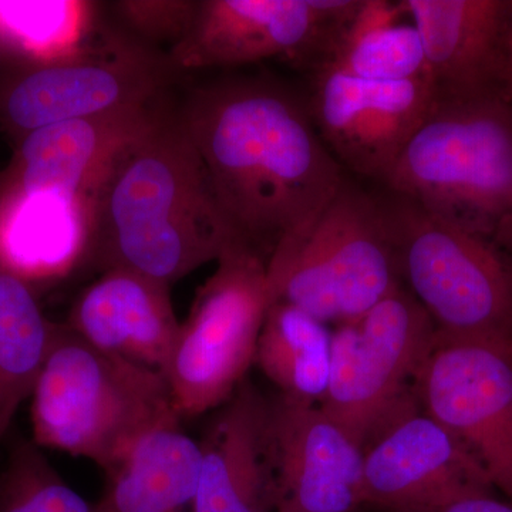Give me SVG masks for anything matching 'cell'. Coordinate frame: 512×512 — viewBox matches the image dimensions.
<instances>
[{
    "label": "cell",
    "instance_id": "1",
    "mask_svg": "<svg viewBox=\"0 0 512 512\" xmlns=\"http://www.w3.org/2000/svg\"><path fill=\"white\" fill-rule=\"evenodd\" d=\"M177 119L200 154L232 241L266 264L315 224L348 177L306 100L272 80L205 84Z\"/></svg>",
    "mask_w": 512,
    "mask_h": 512
},
{
    "label": "cell",
    "instance_id": "2",
    "mask_svg": "<svg viewBox=\"0 0 512 512\" xmlns=\"http://www.w3.org/2000/svg\"><path fill=\"white\" fill-rule=\"evenodd\" d=\"M103 272L173 285L234 244L197 148L161 114L121 151L94 195L84 232Z\"/></svg>",
    "mask_w": 512,
    "mask_h": 512
},
{
    "label": "cell",
    "instance_id": "3",
    "mask_svg": "<svg viewBox=\"0 0 512 512\" xmlns=\"http://www.w3.org/2000/svg\"><path fill=\"white\" fill-rule=\"evenodd\" d=\"M386 190L512 258V97H436Z\"/></svg>",
    "mask_w": 512,
    "mask_h": 512
},
{
    "label": "cell",
    "instance_id": "4",
    "mask_svg": "<svg viewBox=\"0 0 512 512\" xmlns=\"http://www.w3.org/2000/svg\"><path fill=\"white\" fill-rule=\"evenodd\" d=\"M33 443L110 471L138 441L181 426L164 375L109 355L55 323L32 397Z\"/></svg>",
    "mask_w": 512,
    "mask_h": 512
},
{
    "label": "cell",
    "instance_id": "5",
    "mask_svg": "<svg viewBox=\"0 0 512 512\" xmlns=\"http://www.w3.org/2000/svg\"><path fill=\"white\" fill-rule=\"evenodd\" d=\"M376 194L400 284L437 332L512 339V258L410 198L383 187Z\"/></svg>",
    "mask_w": 512,
    "mask_h": 512
},
{
    "label": "cell",
    "instance_id": "6",
    "mask_svg": "<svg viewBox=\"0 0 512 512\" xmlns=\"http://www.w3.org/2000/svg\"><path fill=\"white\" fill-rule=\"evenodd\" d=\"M266 272L271 302L326 325L365 315L400 285L377 194L346 177L315 224L276 249Z\"/></svg>",
    "mask_w": 512,
    "mask_h": 512
},
{
    "label": "cell",
    "instance_id": "7",
    "mask_svg": "<svg viewBox=\"0 0 512 512\" xmlns=\"http://www.w3.org/2000/svg\"><path fill=\"white\" fill-rule=\"evenodd\" d=\"M198 289L164 376L181 420L220 409L245 382L271 303L266 261L232 244Z\"/></svg>",
    "mask_w": 512,
    "mask_h": 512
},
{
    "label": "cell",
    "instance_id": "8",
    "mask_svg": "<svg viewBox=\"0 0 512 512\" xmlns=\"http://www.w3.org/2000/svg\"><path fill=\"white\" fill-rule=\"evenodd\" d=\"M437 329L400 284L370 311L332 330L328 393L322 409L363 447L417 404L416 383Z\"/></svg>",
    "mask_w": 512,
    "mask_h": 512
},
{
    "label": "cell",
    "instance_id": "9",
    "mask_svg": "<svg viewBox=\"0 0 512 512\" xmlns=\"http://www.w3.org/2000/svg\"><path fill=\"white\" fill-rule=\"evenodd\" d=\"M416 396L512 504V339L437 332Z\"/></svg>",
    "mask_w": 512,
    "mask_h": 512
},
{
    "label": "cell",
    "instance_id": "10",
    "mask_svg": "<svg viewBox=\"0 0 512 512\" xmlns=\"http://www.w3.org/2000/svg\"><path fill=\"white\" fill-rule=\"evenodd\" d=\"M362 0H205L195 2L171 47L178 69L232 67L286 57L311 69L326 55Z\"/></svg>",
    "mask_w": 512,
    "mask_h": 512
},
{
    "label": "cell",
    "instance_id": "11",
    "mask_svg": "<svg viewBox=\"0 0 512 512\" xmlns=\"http://www.w3.org/2000/svg\"><path fill=\"white\" fill-rule=\"evenodd\" d=\"M313 124L343 170L382 185L429 116L430 80L375 82L319 63L309 69Z\"/></svg>",
    "mask_w": 512,
    "mask_h": 512
},
{
    "label": "cell",
    "instance_id": "12",
    "mask_svg": "<svg viewBox=\"0 0 512 512\" xmlns=\"http://www.w3.org/2000/svg\"><path fill=\"white\" fill-rule=\"evenodd\" d=\"M163 70L146 53H72L35 63L0 84V128L16 140L39 128L156 103Z\"/></svg>",
    "mask_w": 512,
    "mask_h": 512
},
{
    "label": "cell",
    "instance_id": "13",
    "mask_svg": "<svg viewBox=\"0 0 512 512\" xmlns=\"http://www.w3.org/2000/svg\"><path fill=\"white\" fill-rule=\"evenodd\" d=\"M163 111L157 103L63 121L20 138L0 185V200L50 197L82 212L121 151L153 126Z\"/></svg>",
    "mask_w": 512,
    "mask_h": 512
},
{
    "label": "cell",
    "instance_id": "14",
    "mask_svg": "<svg viewBox=\"0 0 512 512\" xmlns=\"http://www.w3.org/2000/svg\"><path fill=\"white\" fill-rule=\"evenodd\" d=\"M493 491L476 458L419 403L390 421L365 447V504L423 512L463 495Z\"/></svg>",
    "mask_w": 512,
    "mask_h": 512
},
{
    "label": "cell",
    "instance_id": "15",
    "mask_svg": "<svg viewBox=\"0 0 512 512\" xmlns=\"http://www.w3.org/2000/svg\"><path fill=\"white\" fill-rule=\"evenodd\" d=\"M275 512H353L363 505L365 447L320 404L269 403Z\"/></svg>",
    "mask_w": 512,
    "mask_h": 512
},
{
    "label": "cell",
    "instance_id": "16",
    "mask_svg": "<svg viewBox=\"0 0 512 512\" xmlns=\"http://www.w3.org/2000/svg\"><path fill=\"white\" fill-rule=\"evenodd\" d=\"M436 97L505 90L512 0H402Z\"/></svg>",
    "mask_w": 512,
    "mask_h": 512
},
{
    "label": "cell",
    "instance_id": "17",
    "mask_svg": "<svg viewBox=\"0 0 512 512\" xmlns=\"http://www.w3.org/2000/svg\"><path fill=\"white\" fill-rule=\"evenodd\" d=\"M171 286L110 269L80 293L66 325L93 348L164 375L181 323Z\"/></svg>",
    "mask_w": 512,
    "mask_h": 512
},
{
    "label": "cell",
    "instance_id": "18",
    "mask_svg": "<svg viewBox=\"0 0 512 512\" xmlns=\"http://www.w3.org/2000/svg\"><path fill=\"white\" fill-rule=\"evenodd\" d=\"M268 424L269 403L242 383L198 441L194 512H275Z\"/></svg>",
    "mask_w": 512,
    "mask_h": 512
},
{
    "label": "cell",
    "instance_id": "19",
    "mask_svg": "<svg viewBox=\"0 0 512 512\" xmlns=\"http://www.w3.org/2000/svg\"><path fill=\"white\" fill-rule=\"evenodd\" d=\"M201 448L181 426L147 434L106 473L100 512H194Z\"/></svg>",
    "mask_w": 512,
    "mask_h": 512
},
{
    "label": "cell",
    "instance_id": "20",
    "mask_svg": "<svg viewBox=\"0 0 512 512\" xmlns=\"http://www.w3.org/2000/svg\"><path fill=\"white\" fill-rule=\"evenodd\" d=\"M319 63L375 82L430 80L419 30L402 0H362Z\"/></svg>",
    "mask_w": 512,
    "mask_h": 512
},
{
    "label": "cell",
    "instance_id": "21",
    "mask_svg": "<svg viewBox=\"0 0 512 512\" xmlns=\"http://www.w3.org/2000/svg\"><path fill=\"white\" fill-rule=\"evenodd\" d=\"M330 357L329 325L289 303H269L255 363L281 390V396L322 404L328 393Z\"/></svg>",
    "mask_w": 512,
    "mask_h": 512
},
{
    "label": "cell",
    "instance_id": "22",
    "mask_svg": "<svg viewBox=\"0 0 512 512\" xmlns=\"http://www.w3.org/2000/svg\"><path fill=\"white\" fill-rule=\"evenodd\" d=\"M55 323L43 315L28 279L0 271V443L35 390Z\"/></svg>",
    "mask_w": 512,
    "mask_h": 512
},
{
    "label": "cell",
    "instance_id": "23",
    "mask_svg": "<svg viewBox=\"0 0 512 512\" xmlns=\"http://www.w3.org/2000/svg\"><path fill=\"white\" fill-rule=\"evenodd\" d=\"M0 512H100L60 477L33 441L19 440L0 473Z\"/></svg>",
    "mask_w": 512,
    "mask_h": 512
},
{
    "label": "cell",
    "instance_id": "24",
    "mask_svg": "<svg viewBox=\"0 0 512 512\" xmlns=\"http://www.w3.org/2000/svg\"><path fill=\"white\" fill-rule=\"evenodd\" d=\"M423 512H512V504L498 500L493 493H474Z\"/></svg>",
    "mask_w": 512,
    "mask_h": 512
},
{
    "label": "cell",
    "instance_id": "25",
    "mask_svg": "<svg viewBox=\"0 0 512 512\" xmlns=\"http://www.w3.org/2000/svg\"><path fill=\"white\" fill-rule=\"evenodd\" d=\"M505 92L512 97V12L508 30L507 67H505Z\"/></svg>",
    "mask_w": 512,
    "mask_h": 512
},
{
    "label": "cell",
    "instance_id": "26",
    "mask_svg": "<svg viewBox=\"0 0 512 512\" xmlns=\"http://www.w3.org/2000/svg\"><path fill=\"white\" fill-rule=\"evenodd\" d=\"M2 268H3L2 254H0V271H2Z\"/></svg>",
    "mask_w": 512,
    "mask_h": 512
}]
</instances>
